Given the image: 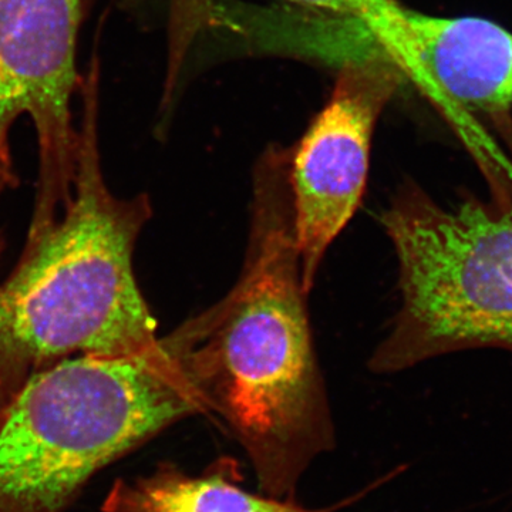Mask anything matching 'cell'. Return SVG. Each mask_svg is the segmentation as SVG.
Wrapping results in <instances>:
<instances>
[{
	"mask_svg": "<svg viewBox=\"0 0 512 512\" xmlns=\"http://www.w3.org/2000/svg\"><path fill=\"white\" fill-rule=\"evenodd\" d=\"M215 13V0H173L171 6V60L181 62L198 30Z\"/></svg>",
	"mask_w": 512,
	"mask_h": 512,
	"instance_id": "9c48e42d",
	"label": "cell"
},
{
	"mask_svg": "<svg viewBox=\"0 0 512 512\" xmlns=\"http://www.w3.org/2000/svg\"><path fill=\"white\" fill-rule=\"evenodd\" d=\"M83 0H0V192L16 183L9 131L29 116L39 144V183L28 237L62 215L73 194L79 131L72 99Z\"/></svg>",
	"mask_w": 512,
	"mask_h": 512,
	"instance_id": "5b68a950",
	"label": "cell"
},
{
	"mask_svg": "<svg viewBox=\"0 0 512 512\" xmlns=\"http://www.w3.org/2000/svg\"><path fill=\"white\" fill-rule=\"evenodd\" d=\"M2 251H3V238H2V234H0V255H2Z\"/></svg>",
	"mask_w": 512,
	"mask_h": 512,
	"instance_id": "30bf717a",
	"label": "cell"
},
{
	"mask_svg": "<svg viewBox=\"0 0 512 512\" xmlns=\"http://www.w3.org/2000/svg\"><path fill=\"white\" fill-rule=\"evenodd\" d=\"M96 73L83 87L72 198L49 228L28 237L0 285V407L33 373L74 353L130 355L158 340L133 268L151 204L147 195L116 197L104 181Z\"/></svg>",
	"mask_w": 512,
	"mask_h": 512,
	"instance_id": "7a4b0ae2",
	"label": "cell"
},
{
	"mask_svg": "<svg viewBox=\"0 0 512 512\" xmlns=\"http://www.w3.org/2000/svg\"><path fill=\"white\" fill-rule=\"evenodd\" d=\"M198 413L174 330L141 352L39 370L0 407V512H63L101 470Z\"/></svg>",
	"mask_w": 512,
	"mask_h": 512,
	"instance_id": "3957f363",
	"label": "cell"
},
{
	"mask_svg": "<svg viewBox=\"0 0 512 512\" xmlns=\"http://www.w3.org/2000/svg\"><path fill=\"white\" fill-rule=\"evenodd\" d=\"M289 158L291 150L275 148L255 168L237 284L177 328L208 412L244 448L259 490L284 500L335 446L302 284Z\"/></svg>",
	"mask_w": 512,
	"mask_h": 512,
	"instance_id": "6da1fadb",
	"label": "cell"
},
{
	"mask_svg": "<svg viewBox=\"0 0 512 512\" xmlns=\"http://www.w3.org/2000/svg\"><path fill=\"white\" fill-rule=\"evenodd\" d=\"M402 308L369 360L377 375L450 353L512 352V180L446 208L404 183L383 212Z\"/></svg>",
	"mask_w": 512,
	"mask_h": 512,
	"instance_id": "277c9868",
	"label": "cell"
},
{
	"mask_svg": "<svg viewBox=\"0 0 512 512\" xmlns=\"http://www.w3.org/2000/svg\"><path fill=\"white\" fill-rule=\"evenodd\" d=\"M403 79L383 53L349 63L325 109L291 150L296 244L308 293L323 256L362 201L377 119Z\"/></svg>",
	"mask_w": 512,
	"mask_h": 512,
	"instance_id": "8992f818",
	"label": "cell"
},
{
	"mask_svg": "<svg viewBox=\"0 0 512 512\" xmlns=\"http://www.w3.org/2000/svg\"><path fill=\"white\" fill-rule=\"evenodd\" d=\"M305 508L293 500L251 493L218 471L190 476L174 466L158 467L148 476L117 480L104 498L103 512H335Z\"/></svg>",
	"mask_w": 512,
	"mask_h": 512,
	"instance_id": "52a82bcc",
	"label": "cell"
},
{
	"mask_svg": "<svg viewBox=\"0 0 512 512\" xmlns=\"http://www.w3.org/2000/svg\"><path fill=\"white\" fill-rule=\"evenodd\" d=\"M360 23L387 59L399 67L406 47L409 10L400 0H289Z\"/></svg>",
	"mask_w": 512,
	"mask_h": 512,
	"instance_id": "ba28073f",
	"label": "cell"
}]
</instances>
